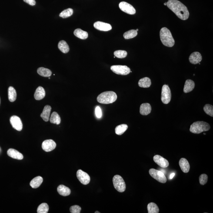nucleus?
I'll use <instances>...</instances> for the list:
<instances>
[{"instance_id": "nucleus-1", "label": "nucleus", "mask_w": 213, "mask_h": 213, "mask_svg": "<svg viewBox=\"0 0 213 213\" xmlns=\"http://www.w3.org/2000/svg\"><path fill=\"white\" fill-rule=\"evenodd\" d=\"M167 6L182 20L188 19L190 13L188 8L178 0H170L167 2Z\"/></svg>"}, {"instance_id": "nucleus-2", "label": "nucleus", "mask_w": 213, "mask_h": 213, "mask_svg": "<svg viewBox=\"0 0 213 213\" xmlns=\"http://www.w3.org/2000/svg\"><path fill=\"white\" fill-rule=\"evenodd\" d=\"M160 38L162 44L165 46L171 48L175 44V41L171 31L166 28H163L161 29Z\"/></svg>"}, {"instance_id": "nucleus-3", "label": "nucleus", "mask_w": 213, "mask_h": 213, "mask_svg": "<svg viewBox=\"0 0 213 213\" xmlns=\"http://www.w3.org/2000/svg\"><path fill=\"white\" fill-rule=\"evenodd\" d=\"M117 98V96L115 92L113 91H106L99 95L97 100L100 103L108 104L115 102Z\"/></svg>"}, {"instance_id": "nucleus-4", "label": "nucleus", "mask_w": 213, "mask_h": 213, "mask_svg": "<svg viewBox=\"0 0 213 213\" xmlns=\"http://www.w3.org/2000/svg\"><path fill=\"white\" fill-rule=\"evenodd\" d=\"M211 126L207 122L203 121H197L191 124L190 128V132L195 134L209 130Z\"/></svg>"}, {"instance_id": "nucleus-5", "label": "nucleus", "mask_w": 213, "mask_h": 213, "mask_svg": "<svg viewBox=\"0 0 213 213\" xmlns=\"http://www.w3.org/2000/svg\"><path fill=\"white\" fill-rule=\"evenodd\" d=\"M113 184L116 190L122 193L125 191L126 185L123 179L120 175H115L113 179Z\"/></svg>"}, {"instance_id": "nucleus-6", "label": "nucleus", "mask_w": 213, "mask_h": 213, "mask_svg": "<svg viewBox=\"0 0 213 213\" xmlns=\"http://www.w3.org/2000/svg\"><path fill=\"white\" fill-rule=\"evenodd\" d=\"M149 173L150 175L159 182L161 183H165L167 182L166 177L161 171L154 168H151L149 170Z\"/></svg>"}, {"instance_id": "nucleus-7", "label": "nucleus", "mask_w": 213, "mask_h": 213, "mask_svg": "<svg viewBox=\"0 0 213 213\" xmlns=\"http://www.w3.org/2000/svg\"><path fill=\"white\" fill-rule=\"evenodd\" d=\"M113 72L118 75H126L131 72L130 69L126 66L113 65L111 67Z\"/></svg>"}, {"instance_id": "nucleus-8", "label": "nucleus", "mask_w": 213, "mask_h": 213, "mask_svg": "<svg viewBox=\"0 0 213 213\" xmlns=\"http://www.w3.org/2000/svg\"><path fill=\"white\" fill-rule=\"evenodd\" d=\"M171 90L168 85H164L162 87V91H161V101L164 104H168L171 101Z\"/></svg>"}, {"instance_id": "nucleus-9", "label": "nucleus", "mask_w": 213, "mask_h": 213, "mask_svg": "<svg viewBox=\"0 0 213 213\" xmlns=\"http://www.w3.org/2000/svg\"><path fill=\"white\" fill-rule=\"evenodd\" d=\"M119 7L120 9L123 12L130 15H134L136 13L135 8L131 5L126 2H121L120 3Z\"/></svg>"}, {"instance_id": "nucleus-10", "label": "nucleus", "mask_w": 213, "mask_h": 213, "mask_svg": "<svg viewBox=\"0 0 213 213\" xmlns=\"http://www.w3.org/2000/svg\"><path fill=\"white\" fill-rule=\"evenodd\" d=\"M77 177L81 183L83 185H87L89 184L91 181L89 175L87 173L80 169L77 171Z\"/></svg>"}, {"instance_id": "nucleus-11", "label": "nucleus", "mask_w": 213, "mask_h": 213, "mask_svg": "<svg viewBox=\"0 0 213 213\" xmlns=\"http://www.w3.org/2000/svg\"><path fill=\"white\" fill-rule=\"evenodd\" d=\"M10 122L13 128L18 131L22 130L23 124L20 118L17 116H13L10 118Z\"/></svg>"}, {"instance_id": "nucleus-12", "label": "nucleus", "mask_w": 213, "mask_h": 213, "mask_svg": "<svg viewBox=\"0 0 213 213\" xmlns=\"http://www.w3.org/2000/svg\"><path fill=\"white\" fill-rule=\"evenodd\" d=\"M56 143L52 139L46 140L42 144L43 150L46 152L53 151L56 147Z\"/></svg>"}, {"instance_id": "nucleus-13", "label": "nucleus", "mask_w": 213, "mask_h": 213, "mask_svg": "<svg viewBox=\"0 0 213 213\" xmlns=\"http://www.w3.org/2000/svg\"><path fill=\"white\" fill-rule=\"evenodd\" d=\"M154 162L162 168H167L169 165V162L166 159L161 156L156 155L153 158Z\"/></svg>"}, {"instance_id": "nucleus-14", "label": "nucleus", "mask_w": 213, "mask_h": 213, "mask_svg": "<svg viewBox=\"0 0 213 213\" xmlns=\"http://www.w3.org/2000/svg\"><path fill=\"white\" fill-rule=\"evenodd\" d=\"M94 28L100 31H108L112 29L110 24L101 21H97L94 24Z\"/></svg>"}, {"instance_id": "nucleus-15", "label": "nucleus", "mask_w": 213, "mask_h": 213, "mask_svg": "<svg viewBox=\"0 0 213 213\" xmlns=\"http://www.w3.org/2000/svg\"><path fill=\"white\" fill-rule=\"evenodd\" d=\"M202 60V57L201 54L198 52L193 53L189 57V61L190 63L194 64L199 63Z\"/></svg>"}, {"instance_id": "nucleus-16", "label": "nucleus", "mask_w": 213, "mask_h": 213, "mask_svg": "<svg viewBox=\"0 0 213 213\" xmlns=\"http://www.w3.org/2000/svg\"><path fill=\"white\" fill-rule=\"evenodd\" d=\"M7 154L11 158L15 159L22 160L23 158V156L22 154L13 148H10L7 151Z\"/></svg>"}, {"instance_id": "nucleus-17", "label": "nucleus", "mask_w": 213, "mask_h": 213, "mask_svg": "<svg viewBox=\"0 0 213 213\" xmlns=\"http://www.w3.org/2000/svg\"><path fill=\"white\" fill-rule=\"evenodd\" d=\"M179 164L181 171L184 173H188L190 170V165L188 161L184 158H181L180 160Z\"/></svg>"}, {"instance_id": "nucleus-18", "label": "nucleus", "mask_w": 213, "mask_h": 213, "mask_svg": "<svg viewBox=\"0 0 213 213\" xmlns=\"http://www.w3.org/2000/svg\"><path fill=\"white\" fill-rule=\"evenodd\" d=\"M151 105L148 103L141 104L140 108V113L143 115H147L151 112Z\"/></svg>"}, {"instance_id": "nucleus-19", "label": "nucleus", "mask_w": 213, "mask_h": 213, "mask_svg": "<svg viewBox=\"0 0 213 213\" xmlns=\"http://www.w3.org/2000/svg\"><path fill=\"white\" fill-rule=\"evenodd\" d=\"M51 110L50 106L47 105L44 107L43 111L40 115V117L44 121H49Z\"/></svg>"}, {"instance_id": "nucleus-20", "label": "nucleus", "mask_w": 213, "mask_h": 213, "mask_svg": "<svg viewBox=\"0 0 213 213\" xmlns=\"http://www.w3.org/2000/svg\"><path fill=\"white\" fill-rule=\"evenodd\" d=\"M45 95V90L42 87L40 86L36 90L34 97L37 100H40L43 99Z\"/></svg>"}, {"instance_id": "nucleus-21", "label": "nucleus", "mask_w": 213, "mask_h": 213, "mask_svg": "<svg viewBox=\"0 0 213 213\" xmlns=\"http://www.w3.org/2000/svg\"><path fill=\"white\" fill-rule=\"evenodd\" d=\"M195 87V83L192 80L188 79L185 81L184 88V92L185 93L191 92Z\"/></svg>"}, {"instance_id": "nucleus-22", "label": "nucleus", "mask_w": 213, "mask_h": 213, "mask_svg": "<svg viewBox=\"0 0 213 213\" xmlns=\"http://www.w3.org/2000/svg\"><path fill=\"white\" fill-rule=\"evenodd\" d=\"M58 191L60 195L63 196H67L71 194V190L70 188L63 185L58 186Z\"/></svg>"}, {"instance_id": "nucleus-23", "label": "nucleus", "mask_w": 213, "mask_h": 213, "mask_svg": "<svg viewBox=\"0 0 213 213\" xmlns=\"http://www.w3.org/2000/svg\"><path fill=\"white\" fill-rule=\"evenodd\" d=\"M43 181V179L40 176L36 177L33 179L30 183V185L32 188H38Z\"/></svg>"}, {"instance_id": "nucleus-24", "label": "nucleus", "mask_w": 213, "mask_h": 213, "mask_svg": "<svg viewBox=\"0 0 213 213\" xmlns=\"http://www.w3.org/2000/svg\"><path fill=\"white\" fill-rule=\"evenodd\" d=\"M74 34L75 36L82 40L86 39L88 37V32L80 28L75 29L74 31Z\"/></svg>"}, {"instance_id": "nucleus-25", "label": "nucleus", "mask_w": 213, "mask_h": 213, "mask_svg": "<svg viewBox=\"0 0 213 213\" xmlns=\"http://www.w3.org/2000/svg\"><path fill=\"white\" fill-rule=\"evenodd\" d=\"M138 85L142 88H149L151 85V80L147 77L141 79L138 81Z\"/></svg>"}, {"instance_id": "nucleus-26", "label": "nucleus", "mask_w": 213, "mask_h": 213, "mask_svg": "<svg viewBox=\"0 0 213 213\" xmlns=\"http://www.w3.org/2000/svg\"><path fill=\"white\" fill-rule=\"evenodd\" d=\"M58 48L61 52L64 53H67L70 51L69 45L66 41L64 40L59 41L58 44Z\"/></svg>"}, {"instance_id": "nucleus-27", "label": "nucleus", "mask_w": 213, "mask_h": 213, "mask_svg": "<svg viewBox=\"0 0 213 213\" xmlns=\"http://www.w3.org/2000/svg\"><path fill=\"white\" fill-rule=\"evenodd\" d=\"M8 98L11 102L15 101L17 98V93L15 90L12 87H10L8 89Z\"/></svg>"}, {"instance_id": "nucleus-28", "label": "nucleus", "mask_w": 213, "mask_h": 213, "mask_svg": "<svg viewBox=\"0 0 213 213\" xmlns=\"http://www.w3.org/2000/svg\"><path fill=\"white\" fill-rule=\"evenodd\" d=\"M37 72L39 75L44 77H49L52 74L50 70L44 67L38 68L37 70Z\"/></svg>"}, {"instance_id": "nucleus-29", "label": "nucleus", "mask_w": 213, "mask_h": 213, "mask_svg": "<svg viewBox=\"0 0 213 213\" xmlns=\"http://www.w3.org/2000/svg\"><path fill=\"white\" fill-rule=\"evenodd\" d=\"M49 121L51 123L58 125L61 123V118L58 113L53 112L51 114Z\"/></svg>"}, {"instance_id": "nucleus-30", "label": "nucleus", "mask_w": 213, "mask_h": 213, "mask_svg": "<svg viewBox=\"0 0 213 213\" xmlns=\"http://www.w3.org/2000/svg\"><path fill=\"white\" fill-rule=\"evenodd\" d=\"M128 128V126L125 124H122L116 127L115 133L117 135H122Z\"/></svg>"}, {"instance_id": "nucleus-31", "label": "nucleus", "mask_w": 213, "mask_h": 213, "mask_svg": "<svg viewBox=\"0 0 213 213\" xmlns=\"http://www.w3.org/2000/svg\"><path fill=\"white\" fill-rule=\"evenodd\" d=\"M148 213H158L159 212V208L157 204L154 202H151L147 206Z\"/></svg>"}, {"instance_id": "nucleus-32", "label": "nucleus", "mask_w": 213, "mask_h": 213, "mask_svg": "<svg viewBox=\"0 0 213 213\" xmlns=\"http://www.w3.org/2000/svg\"><path fill=\"white\" fill-rule=\"evenodd\" d=\"M138 34V31L136 30L132 29L124 33L123 36L125 39H130L135 38Z\"/></svg>"}, {"instance_id": "nucleus-33", "label": "nucleus", "mask_w": 213, "mask_h": 213, "mask_svg": "<svg viewBox=\"0 0 213 213\" xmlns=\"http://www.w3.org/2000/svg\"><path fill=\"white\" fill-rule=\"evenodd\" d=\"M49 210V207L46 203L40 204L37 209V213H47Z\"/></svg>"}, {"instance_id": "nucleus-34", "label": "nucleus", "mask_w": 213, "mask_h": 213, "mask_svg": "<svg viewBox=\"0 0 213 213\" xmlns=\"http://www.w3.org/2000/svg\"><path fill=\"white\" fill-rule=\"evenodd\" d=\"M73 10L71 8H69L68 9L64 10L62 12H61L59 14V16L63 18H68L73 14Z\"/></svg>"}, {"instance_id": "nucleus-35", "label": "nucleus", "mask_w": 213, "mask_h": 213, "mask_svg": "<svg viewBox=\"0 0 213 213\" xmlns=\"http://www.w3.org/2000/svg\"><path fill=\"white\" fill-rule=\"evenodd\" d=\"M204 111L206 113L210 116L213 117V106L210 104H206L204 107Z\"/></svg>"}, {"instance_id": "nucleus-36", "label": "nucleus", "mask_w": 213, "mask_h": 213, "mask_svg": "<svg viewBox=\"0 0 213 213\" xmlns=\"http://www.w3.org/2000/svg\"><path fill=\"white\" fill-rule=\"evenodd\" d=\"M127 54V51L124 50L116 51L114 53V55L116 58H123L126 57Z\"/></svg>"}, {"instance_id": "nucleus-37", "label": "nucleus", "mask_w": 213, "mask_h": 213, "mask_svg": "<svg viewBox=\"0 0 213 213\" xmlns=\"http://www.w3.org/2000/svg\"><path fill=\"white\" fill-rule=\"evenodd\" d=\"M200 184L201 185H204L206 184L208 180V177L206 174H202L200 175L199 178Z\"/></svg>"}, {"instance_id": "nucleus-38", "label": "nucleus", "mask_w": 213, "mask_h": 213, "mask_svg": "<svg viewBox=\"0 0 213 213\" xmlns=\"http://www.w3.org/2000/svg\"><path fill=\"white\" fill-rule=\"evenodd\" d=\"M71 213H80L81 212V208L78 205H74L71 206L70 209Z\"/></svg>"}, {"instance_id": "nucleus-39", "label": "nucleus", "mask_w": 213, "mask_h": 213, "mask_svg": "<svg viewBox=\"0 0 213 213\" xmlns=\"http://www.w3.org/2000/svg\"><path fill=\"white\" fill-rule=\"evenodd\" d=\"M95 113L96 116L98 118H101L102 116V112L99 106H97L95 109Z\"/></svg>"}, {"instance_id": "nucleus-40", "label": "nucleus", "mask_w": 213, "mask_h": 213, "mask_svg": "<svg viewBox=\"0 0 213 213\" xmlns=\"http://www.w3.org/2000/svg\"><path fill=\"white\" fill-rule=\"evenodd\" d=\"M23 1L31 6H35L36 5L35 0H23Z\"/></svg>"}, {"instance_id": "nucleus-41", "label": "nucleus", "mask_w": 213, "mask_h": 213, "mask_svg": "<svg viewBox=\"0 0 213 213\" xmlns=\"http://www.w3.org/2000/svg\"><path fill=\"white\" fill-rule=\"evenodd\" d=\"M174 175H175V174H174V173H173L171 174V175H170V179H173L174 177Z\"/></svg>"}, {"instance_id": "nucleus-42", "label": "nucleus", "mask_w": 213, "mask_h": 213, "mask_svg": "<svg viewBox=\"0 0 213 213\" xmlns=\"http://www.w3.org/2000/svg\"><path fill=\"white\" fill-rule=\"evenodd\" d=\"M95 213H100V212H98V211H95Z\"/></svg>"}, {"instance_id": "nucleus-43", "label": "nucleus", "mask_w": 213, "mask_h": 213, "mask_svg": "<svg viewBox=\"0 0 213 213\" xmlns=\"http://www.w3.org/2000/svg\"><path fill=\"white\" fill-rule=\"evenodd\" d=\"M164 5L166 6L167 5V2L165 3L164 4Z\"/></svg>"}, {"instance_id": "nucleus-44", "label": "nucleus", "mask_w": 213, "mask_h": 213, "mask_svg": "<svg viewBox=\"0 0 213 213\" xmlns=\"http://www.w3.org/2000/svg\"><path fill=\"white\" fill-rule=\"evenodd\" d=\"M0 105H1V98H0Z\"/></svg>"}, {"instance_id": "nucleus-45", "label": "nucleus", "mask_w": 213, "mask_h": 213, "mask_svg": "<svg viewBox=\"0 0 213 213\" xmlns=\"http://www.w3.org/2000/svg\"><path fill=\"white\" fill-rule=\"evenodd\" d=\"M138 29H137L136 30V31H138Z\"/></svg>"}, {"instance_id": "nucleus-46", "label": "nucleus", "mask_w": 213, "mask_h": 213, "mask_svg": "<svg viewBox=\"0 0 213 213\" xmlns=\"http://www.w3.org/2000/svg\"><path fill=\"white\" fill-rule=\"evenodd\" d=\"M204 135H206V134H205V133H204Z\"/></svg>"}, {"instance_id": "nucleus-47", "label": "nucleus", "mask_w": 213, "mask_h": 213, "mask_svg": "<svg viewBox=\"0 0 213 213\" xmlns=\"http://www.w3.org/2000/svg\"><path fill=\"white\" fill-rule=\"evenodd\" d=\"M168 1H170V0H168Z\"/></svg>"}]
</instances>
